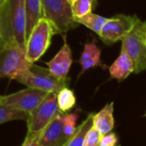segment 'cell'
<instances>
[{
	"label": "cell",
	"instance_id": "obj_29",
	"mask_svg": "<svg viewBox=\"0 0 146 146\" xmlns=\"http://www.w3.org/2000/svg\"><path fill=\"white\" fill-rule=\"evenodd\" d=\"M145 44H146V37H145Z\"/></svg>",
	"mask_w": 146,
	"mask_h": 146
},
{
	"label": "cell",
	"instance_id": "obj_28",
	"mask_svg": "<svg viewBox=\"0 0 146 146\" xmlns=\"http://www.w3.org/2000/svg\"><path fill=\"white\" fill-rule=\"evenodd\" d=\"M145 116H146V112H145Z\"/></svg>",
	"mask_w": 146,
	"mask_h": 146
},
{
	"label": "cell",
	"instance_id": "obj_3",
	"mask_svg": "<svg viewBox=\"0 0 146 146\" xmlns=\"http://www.w3.org/2000/svg\"><path fill=\"white\" fill-rule=\"evenodd\" d=\"M146 21L138 20L133 28L121 38V50L130 56L133 64V73L146 70Z\"/></svg>",
	"mask_w": 146,
	"mask_h": 146
},
{
	"label": "cell",
	"instance_id": "obj_17",
	"mask_svg": "<svg viewBox=\"0 0 146 146\" xmlns=\"http://www.w3.org/2000/svg\"><path fill=\"white\" fill-rule=\"evenodd\" d=\"M92 115L89 114L87 118L81 123L79 127H77L75 133L66 141L64 146H83V141L87 132L93 126L92 123Z\"/></svg>",
	"mask_w": 146,
	"mask_h": 146
},
{
	"label": "cell",
	"instance_id": "obj_10",
	"mask_svg": "<svg viewBox=\"0 0 146 146\" xmlns=\"http://www.w3.org/2000/svg\"><path fill=\"white\" fill-rule=\"evenodd\" d=\"M64 44L59 50V52L53 56L52 60L46 62L48 70L50 73L62 81H70L68 78V74L71 68V66L73 62L72 53L70 45L66 40V35H63Z\"/></svg>",
	"mask_w": 146,
	"mask_h": 146
},
{
	"label": "cell",
	"instance_id": "obj_21",
	"mask_svg": "<svg viewBox=\"0 0 146 146\" xmlns=\"http://www.w3.org/2000/svg\"><path fill=\"white\" fill-rule=\"evenodd\" d=\"M27 118H28V114L8 108L0 102V124L11 121H16V120L26 121Z\"/></svg>",
	"mask_w": 146,
	"mask_h": 146
},
{
	"label": "cell",
	"instance_id": "obj_14",
	"mask_svg": "<svg viewBox=\"0 0 146 146\" xmlns=\"http://www.w3.org/2000/svg\"><path fill=\"white\" fill-rule=\"evenodd\" d=\"M133 73V64L127 53L121 50L119 57L109 67V74L112 79L121 82Z\"/></svg>",
	"mask_w": 146,
	"mask_h": 146
},
{
	"label": "cell",
	"instance_id": "obj_20",
	"mask_svg": "<svg viewBox=\"0 0 146 146\" xmlns=\"http://www.w3.org/2000/svg\"><path fill=\"white\" fill-rule=\"evenodd\" d=\"M96 3V0H75L71 4L73 16L81 17L92 13Z\"/></svg>",
	"mask_w": 146,
	"mask_h": 146
},
{
	"label": "cell",
	"instance_id": "obj_8",
	"mask_svg": "<svg viewBox=\"0 0 146 146\" xmlns=\"http://www.w3.org/2000/svg\"><path fill=\"white\" fill-rule=\"evenodd\" d=\"M48 93L42 90L27 87L12 94L0 96V102L8 108L28 115L44 100Z\"/></svg>",
	"mask_w": 146,
	"mask_h": 146
},
{
	"label": "cell",
	"instance_id": "obj_4",
	"mask_svg": "<svg viewBox=\"0 0 146 146\" xmlns=\"http://www.w3.org/2000/svg\"><path fill=\"white\" fill-rule=\"evenodd\" d=\"M41 5L43 17L52 23L57 34H65L77 27L71 5L67 0H41Z\"/></svg>",
	"mask_w": 146,
	"mask_h": 146
},
{
	"label": "cell",
	"instance_id": "obj_16",
	"mask_svg": "<svg viewBox=\"0 0 146 146\" xmlns=\"http://www.w3.org/2000/svg\"><path fill=\"white\" fill-rule=\"evenodd\" d=\"M108 18L94 13H89L81 17H74V20L77 24H82L85 26L86 27L96 33L97 35L100 34L102 28L108 21Z\"/></svg>",
	"mask_w": 146,
	"mask_h": 146
},
{
	"label": "cell",
	"instance_id": "obj_15",
	"mask_svg": "<svg viewBox=\"0 0 146 146\" xmlns=\"http://www.w3.org/2000/svg\"><path fill=\"white\" fill-rule=\"evenodd\" d=\"M26 16V40L35 24L43 17L41 0H24Z\"/></svg>",
	"mask_w": 146,
	"mask_h": 146
},
{
	"label": "cell",
	"instance_id": "obj_19",
	"mask_svg": "<svg viewBox=\"0 0 146 146\" xmlns=\"http://www.w3.org/2000/svg\"><path fill=\"white\" fill-rule=\"evenodd\" d=\"M79 110L70 114H64L62 118V129L64 135L69 139L77 130V122L79 118Z\"/></svg>",
	"mask_w": 146,
	"mask_h": 146
},
{
	"label": "cell",
	"instance_id": "obj_6",
	"mask_svg": "<svg viewBox=\"0 0 146 146\" xmlns=\"http://www.w3.org/2000/svg\"><path fill=\"white\" fill-rule=\"evenodd\" d=\"M15 80L28 87L56 94L63 88L68 87L70 82L59 80L50 73L48 68L40 67L34 63L27 71L20 74Z\"/></svg>",
	"mask_w": 146,
	"mask_h": 146
},
{
	"label": "cell",
	"instance_id": "obj_18",
	"mask_svg": "<svg viewBox=\"0 0 146 146\" xmlns=\"http://www.w3.org/2000/svg\"><path fill=\"white\" fill-rule=\"evenodd\" d=\"M57 103L59 111L66 113L73 109L76 105L77 99L72 90L65 87L57 93Z\"/></svg>",
	"mask_w": 146,
	"mask_h": 146
},
{
	"label": "cell",
	"instance_id": "obj_27",
	"mask_svg": "<svg viewBox=\"0 0 146 146\" xmlns=\"http://www.w3.org/2000/svg\"><path fill=\"white\" fill-rule=\"evenodd\" d=\"M4 1H5V0H0V6L3 3V2H4Z\"/></svg>",
	"mask_w": 146,
	"mask_h": 146
},
{
	"label": "cell",
	"instance_id": "obj_24",
	"mask_svg": "<svg viewBox=\"0 0 146 146\" xmlns=\"http://www.w3.org/2000/svg\"><path fill=\"white\" fill-rule=\"evenodd\" d=\"M41 133L38 134H27L24 142L21 146H39V139Z\"/></svg>",
	"mask_w": 146,
	"mask_h": 146
},
{
	"label": "cell",
	"instance_id": "obj_23",
	"mask_svg": "<svg viewBox=\"0 0 146 146\" xmlns=\"http://www.w3.org/2000/svg\"><path fill=\"white\" fill-rule=\"evenodd\" d=\"M98 146H120L116 133L109 132L106 134L102 135Z\"/></svg>",
	"mask_w": 146,
	"mask_h": 146
},
{
	"label": "cell",
	"instance_id": "obj_7",
	"mask_svg": "<svg viewBox=\"0 0 146 146\" xmlns=\"http://www.w3.org/2000/svg\"><path fill=\"white\" fill-rule=\"evenodd\" d=\"M59 111L57 103V94L49 92L44 100L28 115L27 134L40 133Z\"/></svg>",
	"mask_w": 146,
	"mask_h": 146
},
{
	"label": "cell",
	"instance_id": "obj_9",
	"mask_svg": "<svg viewBox=\"0 0 146 146\" xmlns=\"http://www.w3.org/2000/svg\"><path fill=\"white\" fill-rule=\"evenodd\" d=\"M139 18L136 15H128L119 14L108 18L99 34L102 41L108 45L121 40L135 26Z\"/></svg>",
	"mask_w": 146,
	"mask_h": 146
},
{
	"label": "cell",
	"instance_id": "obj_13",
	"mask_svg": "<svg viewBox=\"0 0 146 146\" xmlns=\"http://www.w3.org/2000/svg\"><path fill=\"white\" fill-rule=\"evenodd\" d=\"M93 127L102 134H106L114 127V103L106 104L98 113L92 115Z\"/></svg>",
	"mask_w": 146,
	"mask_h": 146
},
{
	"label": "cell",
	"instance_id": "obj_22",
	"mask_svg": "<svg viewBox=\"0 0 146 146\" xmlns=\"http://www.w3.org/2000/svg\"><path fill=\"white\" fill-rule=\"evenodd\" d=\"M102 134L92 126L85 135L83 146H98Z\"/></svg>",
	"mask_w": 146,
	"mask_h": 146
},
{
	"label": "cell",
	"instance_id": "obj_11",
	"mask_svg": "<svg viewBox=\"0 0 146 146\" xmlns=\"http://www.w3.org/2000/svg\"><path fill=\"white\" fill-rule=\"evenodd\" d=\"M65 113L59 111L51 122L42 131L39 146H64L68 139L64 135L62 129V118Z\"/></svg>",
	"mask_w": 146,
	"mask_h": 146
},
{
	"label": "cell",
	"instance_id": "obj_26",
	"mask_svg": "<svg viewBox=\"0 0 146 146\" xmlns=\"http://www.w3.org/2000/svg\"><path fill=\"white\" fill-rule=\"evenodd\" d=\"M67 1H68V2H69V3H70L71 4V3H73V2H74L75 0H67Z\"/></svg>",
	"mask_w": 146,
	"mask_h": 146
},
{
	"label": "cell",
	"instance_id": "obj_25",
	"mask_svg": "<svg viewBox=\"0 0 146 146\" xmlns=\"http://www.w3.org/2000/svg\"><path fill=\"white\" fill-rule=\"evenodd\" d=\"M4 46H5V42H4L3 38H2V36H1V34H0V54H1V52L3 51Z\"/></svg>",
	"mask_w": 146,
	"mask_h": 146
},
{
	"label": "cell",
	"instance_id": "obj_1",
	"mask_svg": "<svg viewBox=\"0 0 146 146\" xmlns=\"http://www.w3.org/2000/svg\"><path fill=\"white\" fill-rule=\"evenodd\" d=\"M0 34L5 43L15 38L26 44L24 0H5L0 6Z\"/></svg>",
	"mask_w": 146,
	"mask_h": 146
},
{
	"label": "cell",
	"instance_id": "obj_12",
	"mask_svg": "<svg viewBox=\"0 0 146 146\" xmlns=\"http://www.w3.org/2000/svg\"><path fill=\"white\" fill-rule=\"evenodd\" d=\"M101 54H102V50L97 46L95 39L84 44L83 50L78 61V62L82 67V70L78 75V78L83 74H84L87 70L92 68H96V67H102L103 68H107L101 62Z\"/></svg>",
	"mask_w": 146,
	"mask_h": 146
},
{
	"label": "cell",
	"instance_id": "obj_2",
	"mask_svg": "<svg viewBox=\"0 0 146 146\" xmlns=\"http://www.w3.org/2000/svg\"><path fill=\"white\" fill-rule=\"evenodd\" d=\"M34 63H31L26 56V44L10 38L0 54V79L15 80L27 71Z\"/></svg>",
	"mask_w": 146,
	"mask_h": 146
},
{
	"label": "cell",
	"instance_id": "obj_5",
	"mask_svg": "<svg viewBox=\"0 0 146 146\" xmlns=\"http://www.w3.org/2000/svg\"><path fill=\"white\" fill-rule=\"evenodd\" d=\"M54 34L57 32L47 19L42 17L35 24L26 40V56L31 63H35L45 54Z\"/></svg>",
	"mask_w": 146,
	"mask_h": 146
}]
</instances>
